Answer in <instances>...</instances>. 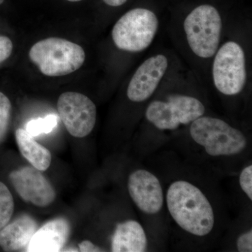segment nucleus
I'll return each mask as SVG.
<instances>
[{"label": "nucleus", "mask_w": 252, "mask_h": 252, "mask_svg": "<svg viewBox=\"0 0 252 252\" xmlns=\"http://www.w3.org/2000/svg\"><path fill=\"white\" fill-rule=\"evenodd\" d=\"M16 140L20 152L26 160L40 171H45L52 160L51 152L38 143L34 137L22 128L16 131Z\"/></svg>", "instance_id": "14"}, {"label": "nucleus", "mask_w": 252, "mask_h": 252, "mask_svg": "<svg viewBox=\"0 0 252 252\" xmlns=\"http://www.w3.org/2000/svg\"><path fill=\"white\" fill-rule=\"evenodd\" d=\"M158 28V19L153 11L136 8L127 11L114 25L113 41L123 51L140 52L152 44Z\"/></svg>", "instance_id": "5"}, {"label": "nucleus", "mask_w": 252, "mask_h": 252, "mask_svg": "<svg viewBox=\"0 0 252 252\" xmlns=\"http://www.w3.org/2000/svg\"><path fill=\"white\" fill-rule=\"evenodd\" d=\"M59 117L56 114H49L44 118L32 119L26 125V130L32 137L52 132L57 127Z\"/></svg>", "instance_id": "17"}, {"label": "nucleus", "mask_w": 252, "mask_h": 252, "mask_svg": "<svg viewBox=\"0 0 252 252\" xmlns=\"http://www.w3.org/2000/svg\"><path fill=\"white\" fill-rule=\"evenodd\" d=\"M172 221L183 233L195 239L209 238L216 227V210L199 186L190 180L172 181L165 193Z\"/></svg>", "instance_id": "1"}, {"label": "nucleus", "mask_w": 252, "mask_h": 252, "mask_svg": "<svg viewBox=\"0 0 252 252\" xmlns=\"http://www.w3.org/2000/svg\"><path fill=\"white\" fill-rule=\"evenodd\" d=\"M11 103L9 99L0 92V142L6 137L11 117Z\"/></svg>", "instance_id": "19"}, {"label": "nucleus", "mask_w": 252, "mask_h": 252, "mask_svg": "<svg viewBox=\"0 0 252 252\" xmlns=\"http://www.w3.org/2000/svg\"><path fill=\"white\" fill-rule=\"evenodd\" d=\"M213 79L217 90L225 95L240 94L246 84L245 53L235 41L225 43L214 61Z\"/></svg>", "instance_id": "6"}, {"label": "nucleus", "mask_w": 252, "mask_h": 252, "mask_svg": "<svg viewBox=\"0 0 252 252\" xmlns=\"http://www.w3.org/2000/svg\"><path fill=\"white\" fill-rule=\"evenodd\" d=\"M189 132L194 142L211 157H236L248 147L245 134L218 118L202 116L190 124Z\"/></svg>", "instance_id": "2"}, {"label": "nucleus", "mask_w": 252, "mask_h": 252, "mask_svg": "<svg viewBox=\"0 0 252 252\" xmlns=\"http://www.w3.org/2000/svg\"><path fill=\"white\" fill-rule=\"evenodd\" d=\"M106 4L111 6H119L125 4L127 0H103Z\"/></svg>", "instance_id": "24"}, {"label": "nucleus", "mask_w": 252, "mask_h": 252, "mask_svg": "<svg viewBox=\"0 0 252 252\" xmlns=\"http://www.w3.org/2000/svg\"><path fill=\"white\" fill-rule=\"evenodd\" d=\"M67 1H73V2H74V1H81V0H67Z\"/></svg>", "instance_id": "25"}, {"label": "nucleus", "mask_w": 252, "mask_h": 252, "mask_svg": "<svg viewBox=\"0 0 252 252\" xmlns=\"http://www.w3.org/2000/svg\"><path fill=\"white\" fill-rule=\"evenodd\" d=\"M236 248L240 252H252V228L239 235L236 241Z\"/></svg>", "instance_id": "21"}, {"label": "nucleus", "mask_w": 252, "mask_h": 252, "mask_svg": "<svg viewBox=\"0 0 252 252\" xmlns=\"http://www.w3.org/2000/svg\"><path fill=\"white\" fill-rule=\"evenodd\" d=\"M4 2V0H0V4H2Z\"/></svg>", "instance_id": "26"}, {"label": "nucleus", "mask_w": 252, "mask_h": 252, "mask_svg": "<svg viewBox=\"0 0 252 252\" xmlns=\"http://www.w3.org/2000/svg\"><path fill=\"white\" fill-rule=\"evenodd\" d=\"M129 195L137 208L145 215H155L165 205V193L161 182L153 172L137 169L127 180Z\"/></svg>", "instance_id": "8"}, {"label": "nucleus", "mask_w": 252, "mask_h": 252, "mask_svg": "<svg viewBox=\"0 0 252 252\" xmlns=\"http://www.w3.org/2000/svg\"><path fill=\"white\" fill-rule=\"evenodd\" d=\"M148 248V237L140 222L130 220L118 223L112 237V252H144Z\"/></svg>", "instance_id": "12"}, {"label": "nucleus", "mask_w": 252, "mask_h": 252, "mask_svg": "<svg viewBox=\"0 0 252 252\" xmlns=\"http://www.w3.org/2000/svg\"><path fill=\"white\" fill-rule=\"evenodd\" d=\"M167 66V58L163 55H157L146 60L137 68L129 83L127 90L129 99L134 102L148 99L157 90Z\"/></svg>", "instance_id": "10"}, {"label": "nucleus", "mask_w": 252, "mask_h": 252, "mask_svg": "<svg viewBox=\"0 0 252 252\" xmlns=\"http://www.w3.org/2000/svg\"><path fill=\"white\" fill-rule=\"evenodd\" d=\"M79 251L82 252H99L104 250L89 240H84L79 245Z\"/></svg>", "instance_id": "23"}, {"label": "nucleus", "mask_w": 252, "mask_h": 252, "mask_svg": "<svg viewBox=\"0 0 252 252\" xmlns=\"http://www.w3.org/2000/svg\"><path fill=\"white\" fill-rule=\"evenodd\" d=\"M30 59L48 77L67 75L79 69L86 59L81 46L61 38L50 37L36 43Z\"/></svg>", "instance_id": "3"}, {"label": "nucleus", "mask_w": 252, "mask_h": 252, "mask_svg": "<svg viewBox=\"0 0 252 252\" xmlns=\"http://www.w3.org/2000/svg\"><path fill=\"white\" fill-rule=\"evenodd\" d=\"M147 121L160 130H174L181 126L177 112L168 101L154 100L147 107Z\"/></svg>", "instance_id": "15"}, {"label": "nucleus", "mask_w": 252, "mask_h": 252, "mask_svg": "<svg viewBox=\"0 0 252 252\" xmlns=\"http://www.w3.org/2000/svg\"><path fill=\"white\" fill-rule=\"evenodd\" d=\"M12 41L7 36H0V63L9 59L12 53Z\"/></svg>", "instance_id": "22"}, {"label": "nucleus", "mask_w": 252, "mask_h": 252, "mask_svg": "<svg viewBox=\"0 0 252 252\" xmlns=\"http://www.w3.org/2000/svg\"><path fill=\"white\" fill-rule=\"evenodd\" d=\"M10 181L18 195L26 202L38 207L51 205L56 190L49 180L34 167L26 166L11 172Z\"/></svg>", "instance_id": "9"}, {"label": "nucleus", "mask_w": 252, "mask_h": 252, "mask_svg": "<svg viewBox=\"0 0 252 252\" xmlns=\"http://www.w3.org/2000/svg\"><path fill=\"white\" fill-rule=\"evenodd\" d=\"M184 28L189 45L198 57L214 56L220 45L221 18L212 5H200L186 18Z\"/></svg>", "instance_id": "4"}, {"label": "nucleus", "mask_w": 252, "mask_h": 252, "mask_svg": "<svg viewBox=\"0 0 252 252\" xmlns=\"http://www.w3.org/2000/svg\"><path fill=\"white\" fill-rule=\"evenodd\" d=\"M14 210V201L9 189L0 182V230L11 220Z\"/></svg>", "instance_id": "18"}, {"label": "nucleus", "mask_w": 252, "mask_h": 252, "mask_svg": "<svg viewBox=\"0 0 252 252\" xmlns=\"http://www.w3.org/2000/svg\"><path fill=\"white\" fill-rule=\"evenodd\" d=\"M70 226L63 218L55 219L36 230L26 248L31 252H61L67 243Z\"/></svg>", "instance_id": "11"}, {"label": "nucleus", "mask_w": 252, "mask_h": 252, "mask_svg": "<svg viewBox=\"0 0 252 252\" xmlns=\"http://www.w3.org/2000/svg\"><path fill=\"white\" fill-rule=\"evenodd\" d=\"M178 115L181 125H189L205 114L204 104L195 97L185 94H172L167 97Z\"/></svg>", "instance_id": "16"}, {"label": "nucleus", "mask_w": 252, "mask_h": 252, "mask_svg": "<svg viewBox=\"0 0 252 252\" xmlns=\"http://www.w3.org/2000/svg\"><path fill=\"white\" fill-rule=\"evenodd\" d=\"M36 230L34 219L28 215L18 217L0 230V247L6 252L20 251L27 248Z\"/></svg>", "instance_id": "13"}, {"label": "nucleus", "mask_w": 252, "mask_h": 252, "mask_svg": "<svg viewBox=\"0 0 252 252\" xmlns=\"http://www.w3.org/2000/svg\"><path fill=\"white\" fill-rule=\"evenodd\" d=\"M59 117L71 135L86 137L94 130L97 119L95 104L84 94L66 92L58 100Z\"/></svg>", "instance_id": "7"}, {"label": "nucleus", "mask_w": 252, "mask_h": 252, "mask_svg": "<svg viewBox=\"0 0 252 252\" xmlns=\"http://www.w3.org/2000/svg\"><path fill=\"white\" fill-rule=\"evenodd\" d=\"M239 184L242 190L246 194L250 201L252 200V165L244 167L239 177Z\"/></svg>", "instance_id": "20"}]
</instances>
